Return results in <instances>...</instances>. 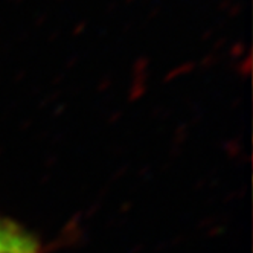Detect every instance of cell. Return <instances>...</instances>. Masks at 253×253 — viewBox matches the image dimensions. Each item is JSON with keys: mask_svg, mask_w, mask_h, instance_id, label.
<instances>
[{"mask_svg": "<svg viewBox=\"0 0 253 253\" xmlns=\"http://www.w3.org/2000/svg\"><path fill=\"white\" fill-rule=\"evenodd\" d=\"M0 253H39V246L23 229L0 220Z\"/></svg>", "mask_w": 253, "mask_h": 253, "instance_id": "1", "label": "cell"}]
</instances>
